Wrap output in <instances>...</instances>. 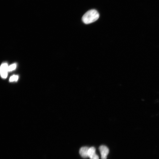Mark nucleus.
<instances>
[{"label": "nucleus", "instance_id": "obj_1", "mask_svg": "<svg viewBox=\"0 0 159 159\" xmlns=\"http://www.w3.org/2000/svg\"><path fill=\"white\" fill-rule=\"evenodd\" d=\"M99 17V14L95 9L89 10L82 17L83 22L86 24L93 22L97 20Z\"/></svg>", "mask_w": 159, "mask_h": 159}, {"label": "nucleus", "instance_id": "obj_2", "mask_svg": "<svg viewBox=\"0 0 159 159\" xmlns=\"http://www.w3.org/2000/svg\"><path fill=\"white\" fill-rule=\"evenodd\" d=\"M99 150L100 152L101 159H106L107 156L109 153L108 148L104 145H101L99 147Z\"/></svg>", "mask_w": 159, "mask_h": 159}, {"label": "nucleus", "instance_id": "obj_3", "mask_svg": "<svg viewBox=\"0 0 159 159\" xmlns=\"http://www.w3.org/2000/svg\"><path fill=\"white\" fill-rule=\"evenodd\" d=\"M8 66L6 63L2 64L0 67V74L1 77L4 78H6L7 75Z\"/></svg>", "mask_w": 159, "mask_h": 159}, {"label": "nucleus", "instance_id": "obj_4", "mask_svg": "<svg viewBox=\"0 0 159 159\" xmlns=\"http://www.w3.org/2000/svg\"><path fill=\"white\" fill-rule=\"evenodd\" d=\"M96 150L95 147H91L89 148L88 151V157L90 159H99L98 155L96 154Z\"/></svg>", "mask_w": 159, "mask_h": 159}, {"label": "nucleus", "instance_id": "obj_5", "mask_svg": "<svg viewBox=\"0 0 159 159\" xmlns=\"http://www.w3.org/2000/svg\"><path fill=\"white\" fill-rule=\"evenodd\" d=\"M89 148L87 146L82 147L79 150V153L83 158L88 157V151Z\"/></svg>", "mask_w": 159, "mask_h": 159}, {"label": "nucleus", "instance_id": "obj_6", "mask_svg": "<svg viewBox=\"0 0 159 159\" xmlns=\"http://www.w3.org/2000/svg\"><path fill=\"white\" fill-rule=\"evenodd\" d=\"M16 67V64H13L11 65L8 67V71H11L15 69Z\"/></svg>", "mask_w": 159, "mask_h": 159}, {"label": "nucleus", "instance_id": "obj_7", "mask_svg": "<svg viewBox=\"0 0 159 159\" xmlns=\"http://www.w3.org/2000/svg\"><path fill=\"white\" fill-rule=\"evenodd\" d=\"M18 79V76L16 75H14L11 76L9 78V81L10 82L17 81Z\"/></svg>", "mask_w": 159, "mask_h": 159}]
</instances>
